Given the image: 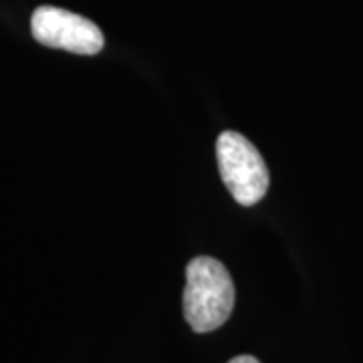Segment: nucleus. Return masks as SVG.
<instances>
[{
    "label": "nucleus",
    "mask_w": 363,
    "mask_h": 363,
    "mask_svg": "<svg viewBox=\"0 0 363 363\" xmlns=\"http://www.w3.org/2000/svg\"><path fill=\"white\" fill-rule=\"evenodd\" d=\"M33 37L40 45L75 55H97L104 49V33L81 14L55 6H39L30 18Z\"/></svg>",
    "instance_id": "obj_3"
},
{
    "label": "nucleus",
    "mask_w": 363,
    "mask_h": 363,
    "mask_svg": "<svg viewBox=\"0 0 363 363\" xmlns=\"http://www.w3.org/2000/svg\"><path fill=\"white\" fill-rule=\"evenodd\" d=\"M228 363H260L257 357H252V355H238V357H234Z\"/></svg>",
    "instance_id": "obj_4"
},
{
    "label": "nucleus",
    "mask_w": 363,
    "mask_h": 363,
    "mask_svg": "<svg viewBox=\"0 0 363 363\" xmlns=\"http://www.w3.org/2000/svg\"><path fill=\"white\" fill-rule=\"evenodd\" d=\"M234 309V283L226 267L212 257H196L186 269L184 317L196 333L214 331Z\"/></svg>",
    "instance_id": "obj_1"
},
{
    "label": "nucleus",
    "mask_w": 363,
    "mask_h": 363,
    "mask_svg": "<svg viewBox=\"0 0 363 363\" xmlns=\"http://www.w3.org/2000/svg\"><path fill=\"white\" fill-rule=\"evenodd\" d=\"M216 157L224 186L242 206H255L269 190V168L260 152L236 131H224L216 142Z\"/></svg>",
    "instance_id": "obj_2"
}]
</instances>
